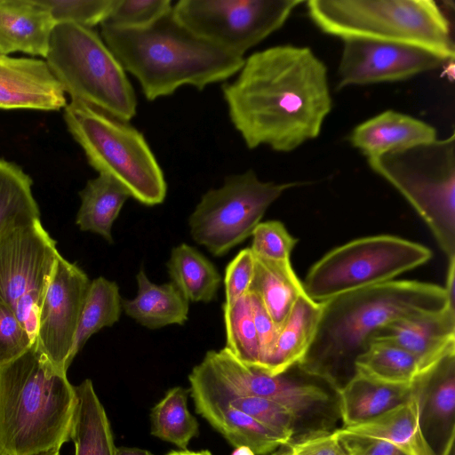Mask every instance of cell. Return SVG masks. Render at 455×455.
Here are the masks:
<instances>
[{
	"label": "cell",
	"instance_id": "obj_1",
	"mask_svg": "<svg viewBox=\"0 0 455 455\" xmlns=\"http://www.w3.org/2000/svg\"><path fill=\"white\" fill-rule=\"evenodd\" d=\"M222 93L230 121L250 149L266 145L291 152L319 136L332 108L326 66L305 46L254 52Z\"/></svg>",
	"mask_w": 455,
	"mask_h": 455
},
{
	"label": "cell",
	"instance_id": "obj_2",
	"mask_svg": "<svg viewBox=\"0 0 455 455\" xmlns=\"http://www.w3.org/2000/svg\"><path fill=\"white\" fill-rule=\"evenodd\" d=\"M447 306L443 287L418 281H390L333 297L322 302L315 337L297 366L337 393L355 376L357 358L380 328Z\"/></svg>",
	"mask_w": 455,
	"mask_h": 455
},
{
	"label": "cell",
	"instance_id": "obj_3",
	"mask_svg": "<svg viewBox=\"0 0 455 455\" xmlns=\"http://www.w3.org/2000/svg\"><path fill=\"white\" fill-rule=\"evenodd\" d=\"M100 26L104 43L138 80L148 100L169 96L183 85L202 91L238 73L245 60L191 32L172 9L142 28Z\"/></svg>",
	"mask_w": 455,
	"mask_h": 455
},
{
	"label": "cell",
	"instance_id": "obj_4",
	"mask_svg": "<svg viewBox=\"0 0 455 455\" xmlns=\"http://www.w3.org/2000/svg\"><path fill=\"white\" fill-rule=\"evenodd\" d=\"M75 387L36 343L0 366V455H38L70 440Z\"/></svg>",
	"mask_w": 455,
	"mask_h": 455
},
{
	"label": "cell",
	"instance_id": "obj_5",
	"mask_svg": "<svg viewBox=\"0 0 455 455\" xmlns=\"http://www.w3.org/2000/svg\"><path fill=\"white\" fill-rule=\"evenodd\" d=\"M312 21L342 40L356 38L413 45L453 60L448 19L432 0H309Z\"/></svg>",
	"mask_w": 455,
	"mask_h": 455
},
{
	"label": "cell",
	"instance_id": "obj_6",
	"mask_svg": "<svg viewBox=\"0 0 455 455\" xmlns=\"http://www.w3.org/2000/svg\"><path fill=\"white\" fill-rule=\"evenodd\" d=\"M64 120L99 174L113 178L142 204L164 201L163 170L143 134L129 122L76 100L64 108Z\"/></svg>",
	"mask_w": 455,
	"mask_h": 455
},
{
	"label": "cell",
	"instance_id": "obj_7",
	"mask_svg": "<svg viewBox=\"0 0 455 455\" xmlns=\"http://www.w3.org/2000/svg\"><path fill=\"white\" fill-rule=\"evenodd\" d=\"M46 62L71 100L129 122L137 98L124 69L92 28L56 24Z\"/></svg>",
	"mask_w": 455,
	"mask_h": 455
},
{
	"label": "cell",
	"instance_id": "obj_8",
	"mask_svg": "<svg viewBox=\"0 0 455 455\" xmlns=\"http://www.w3.org/2000/svg\"><path fill=\"white\" fill-rule=\"evenodd\" d=\"M189 375L228 395L274 401L293 411L307 433L335 430L340 419L337 393L297 364L273 376L241 363L223 347L208 351Z\"/></svg>",
	"mask_w": 455,
	"mask_h": 455
},
{
	"label": "cell",
	"instance_id": "obj_9",
	"mask_svg": "<svg viewBox=\"0 0 455 455\" xmlns=\"http://www.w3.org/2000/svg\"><path fill=\"white\" fill-rule=\"evenodd\" d=\"M425 221L448 261L455 259V134L369 164Z\"/></svg>",
	"mask_w": 455,
	"mask_h": 455
},
{
	"label": "cell",
	"instance_id": "obj_10",
	"mask_svg": "<svg viewBox=\"0 0 455 455\" xmlns=\"http://www.w3.org/2000/svg\"><path fill=\"white\" fill-rule=\"evenodd\" d=\"M422 244L389 235L367 236L339 246L308 270L304 292L316 302L384 283L430 259Z\"/></svg>",
	"mask_w": 455,
	"mask_h": 455
},
{
	"label": "cell",
	"instance_id": "obj_11",
	"mask_svg": "<svg viewBox=\"0 0 455 455\" xmlns=\"http://www.w3.org/2000/svg\"><path fill=\"white\" fill-rule=\"evenodd\" d=\"M299 184L265 182L253 170L229 175L202 196L188 218L190 235L213 256H222L251 235L285 190Z\"/></svg>",
	"mask_w": 455,
	"mask_h": 455
},
{
	"label": "cell",
	"instance_id": "obj_12",
	"mask_svg": "<svg viewBox=\"0 0 455 455\" xmlns=\"http://www.w3.org/2000/svg\"><path fill=\"white\" fill-rule=\"evenodd\" d=\"M60 255L40 219L13 225L0 235V300L34 342L40 306Z\"/></svg>",
	"mask_w": 455,
	"mask_h": 455
},
{
	"label": "cell",
	"instance_id": "obj_13",
	"mask_svg": "<svg viewBox=\"0 0 455 455\" xmlns=\"http://www.w3.org/2000/svg\"><path fill=\"white\" fill-rule=\"evenodd\" d=\"M302 0H180L175 18L201 38L240 57L286 22Z\"/></svg>",
	"mask_w": 455,
	"mask_h": 455
},
{
	"label": "cell",
	"instance_id": "obj_14",
	"mask_svg": "<svg viewBox=\"0 0 455 455\" xmlns=\"http://www.w3.org/2000/svg\"><path fill=\"white\" fill-rule=\"evenodd\" d=\"M91 280L61 255L43 298L35 343L58 370L67 372L84 302Z\"/></svg>",
	"mask_w": 455,
	"mask_h": 455
},
{
	"label": "cell",
	"instance_id": "obj_15",
	"mask_svg": "<svg viewBox=\"0 0 455 455\" xmlns=\"http://www.w3.org/2000/svg\"><path fill=\"white\" fill-rule=\"evenodd\" d=\"M343 42L338 89L403 81L449 61L435 52L404 44L356 38Z\"/></svg>",
	"mask_w": 455,
	"mask_h": 455
},
{
	"label": "cell",
	"instance_id": "obj_16",
	"mask_svg": "<svg viewBox=\"0 0 455 455\" xmlns=\"http://www.w3.org/2000/svg\"><path fill=\"white\" fill-rule=\"evenodd\" d=\"M412 390L428 446L435 455H451L455 438V352L421 371Z\"/></svg>",
	"mask_w": 455,
	"mask_h": 455
},
{
	"label": "cell",
	"instance_id": "obj_17",
	"mask_svg": "<svg viewBox=\"0 0 455 455\" xmlns=\"http://www.w3.org/2000/svg\"><path fill=\"white\" fill-rule=\"evenodd\" d=\"M65 94L46 61L0 53V108L56 111Z\"/></svg>",
	"mask_w": 455,
	"mask_h": 455
},
{
	"label": "cell",
	"instance_id": "obj_18",
	"mask_svg": "<svg viewBox=\"0 0 455 455\" xmlns=\"http://www.w3.org/2000/svg\"><path fill=\"white\" fill-rule=\"evenodd\" d=\"M372 340L387 341L407 351L421 372L455 352V308L447 306L440 311L396 319L380 328Z\"/></svg>",
	"mask_w": 455,
	"mask_h": 455
},
{
	"label": "cell",
	"instance_id": "obj_19",
	"mask_svg": "<svg viewBox=\"0 0 455 455\" xmlns=\"http://www.w3.org/2000/svg\"><path fill=\"white\" fill-rule=\"evenodd\" d=\"M189 392L196 412L236 449L246 448L254 455H268L289 441L203 387L190 383Z\"/></svg>",
	"mask_w": 455,
	"mask_h": 455
},
{
	"label": "cell",
	"instance_id": "obj_20",
	"mask_svg": "<svg viewBox=\"0 0 455 455\" xmlns=\"http://www.w3.org/2000/svg\"><path fill=\"white\" fill-rule=\"evenodd\" d=\"M349 140L371 164L385 155L432 143L437 137L435 129L427 123L387 110L357 125Z\"/></svg>",
	"mask_w": 455,
	"mask_h": 455
},
{
	"label": "cell",
	"instance_id": "obj_21",
	"mask_svg": "<svg viewBox=\"0 0 455 455\" xmlns=\"http://www.w3.org/2000/svg\"><path fill=\"white\" fill-rule=\"evenodd\" d=\"M55 26L39 0H0V53L45 58Z\"/></svg>",
	"mask_w": 455,
	"mask_h": 455
},
{
	"label": "cell",
	"instance_id": "obj_22",
	"mask_svg": "<svg viewBox=\"0 0 455 455\" xmlns=\"http://www.w3.org/2000/svg\"><path fill=\"white\" fill-rule=\"evenodd\" d=\"M321 313L322 302L302 293L280 327L269 355L259 369L274 376L296 365L315 337Z\"/></svg>",
	"mask_w": 455,
	"mask_h": 455
},
{
	"label": "cell",
	"instance_id": "obj_23",
	"mask_svg": "<svg viewBox=\"0 0 455 455\" xmlns=\"http://www.w3.org/2000/svg\"><path fill=\"white\" fill-rule=\"evenodd\" d=\"M136 280V296L122 299V308L129 317L151 330L184 324L188 317L189 302L172 283L156 284L143 269L139 271Z\"/></svg>",
	"mask_w": 455,
	"mask_h": 455
},
{
	"label": "cell",
	"instance_id": "obj_24",
	"mask_svg": "<svg viewBox=\"0 0 455 455\" xmlns=\"http://www.w3.org/2000/svg\"><path fill=\"white\" fill-rule=\"evenodd\" d=\"M340 428L387 441L404 455H435L421 431L419 405L413 390L406 402L369 420Z\"/></svg>",
	"mask_w": 455,
	"mask_h": 455
},
{
	"label": "cell",
	"instance_id": "obj_25",
	"mask_svg": "<svg viewBox=\"0 0 455 455\" xmlns=\"http://www.w3.org/2000/svg\"><path fill=\"white\" fill-rule=\"evenodd\" d=\"M411 395L412 385L384 384L355 375L337 392L342 427L379 416L406 402Z\"/></svg>",
	"mask_w": 455,
	"mask_h": 455
},
{
	"label": "cell",
	"instance_id": "obj_26",
	"mask_svg": "<svg viewBox=\"0 0 455 455\" xmlns=\"http://www.w3.org/2000/svg\"><path fill=\"white\" fill-rule=\"evenodd\" d=\"M74 387L76 406L70 440L75 455H116L111 426L92 380L86 379Z\"/></svg>",
	"mask_w": 455,
	"mask_h": 455
},
{
	"label": "cell",
	"instance_id": "obj_27",
	"mask_svg": "<svg viewBox=\"0 0 455 455\" xmlns=\"http://www.w3.org/2000/svg\"><path fill=\"white\" fill-rule=\"evenodd\" d=\"M79 196L81 204L76 224L81 231L100 235L112 243V227L131 197L129 192L113 178L99 174L87 181Z\"/></svg>",
	"mask_w": 455,
	"mask_h": 455
},
{
	"label": "cell",
	"instance_id": "obj_28",
	"mask_svg": "<svg viewBox=\"0 0 455 455\" xmlns=\"http://www.w3.org/2000/svg\"><path fill=\"white\" fill-rule=\"evenodd\" d=\"M254 260V274L248 292L259 299L279 330L298 298L304 293L302 283L291 261L275 262L256 257Z\"/></svg>",
	"mask_w": 455,
	"mask_h": 455
},
{
	"label": "cell",
	"instance_id": "obj_29",
	"mask_svg": "<svg viewBox=\"0 0 455 455\" xmlns=\"http://www.w3.org/2000/svg\"><path fill=\"white\" fill-rule=\"evenodd\" d=\"M167 270L171 283L188 302H211L221 283V276L215 266L187 243H180L172 250Z\"/></svg>",
	"mask_w": 455,
	"mask_h": 455
},
{
	"label": "cell",
	"instance_id": "obj_30",
	"mask_svg": "<svg viewBox=\"0 0 455 455\" xmlns=\"http://www.w3.org/2000/svg\"><path fill=\"white\" fill-rule=\"evenodd\" d=\"M355 375L384 384L411 386L420 370L417 360L403 348L372 340L355 362Z\"/></svg>",
	"mask_w": 455,
	"mask_h": 455
},
{
	"label": "cell",
	"instance_id": "obj_31",
	"mask_svg": "<svg viewBox=\"0 0 455 455\" xmlns=\"http://www.w3.org/2000/svg\"><path fill=\"white\" fill-rule=\"evenodd\" d=\"M122 310V299L116 282L103 276L91 281L75 335L72 361L92 335L118 322Z\"/></svg>",
	"mask_w": 455,
	"mask_h": 455
},
{
	"label": "cell",
	"instance_id": "obj_32",
	"mask_svg": "<svg viewBox=\"0 0 455 455\" xmlns=\"http://www.w3.org/2000/svg\"><path fill=\"white\" fill-rule=\"evenodd\" d=\"M189 390L181 387L169 389L151 410V435L180 450H188L198 435L199 424L188 409Z\"/></svg>",
	"mask_w": 455,
	"mask_h": 455
},
{
	"label": "cell",
	"instance_id": "obj_33",
	"mask_svg": "<svg viewBox=\"0 0 455 455\" xmlns=\"http://www.w3.org/2000/svg\"><path fill=\"white\" fill-rule=\"evenodd\" d=\"M38 219L31 178L17 164L0 158V235L13 225Z\"/></svg>",
	"mask_w": 455,
	"mask_h": 455
},
{
	"label": "cell",
	"instance_id": "obj_34",
	"mask_svg": "<svg viewBox=\"0 0 455 455\" xmlns=\"http://www.w3.org/2000/svg\"><path fill=\"white\" fill-rule=\"evenodd\" d=\"M222 309L226 329L225 348L241 363L257 368L260 350L249 293L231 307H222Z\"/></svg>",
	"mask_w": 455,
	"mask_h": 455
},
{
	"label": "cell",
	"instance_id": "obj_35",
	"mask_svg": "<svg viewBox=\"0 0 455 455\" xmlns=\"http://www.w3.org/2000/svg\"><path fill=\"white\" fill-rule=\"evenodd\" d=\"M188 380L189 383L196 384L222 396L232 406L250 415L266 427L280 433L289 440L295 436L308 434L293 411L274 401L256 396L228 395L190 375Z\"/></svg>",
	"mask_w": 455,
	"mask_h": 455
},
{
	"label": "cell",
	"instance_id": "obj_36",
	"mask_svg": "<svg viewBox=\"0 0 455 455\" xmlns=\"http://www.w3.org/2000/svg\"><path fill=\"white\" fill-rule=\"evenodd\" d=\"M172 9L171 0H115L109 14L100 25L124 29L142 28Z\"/></svg>",
	"mask_w": 455,
	"mask_h": 455
},
{
	"label": "cell",
	"instance_id": "obj_37",
	"mask_svg": "<svg viewBox=\"0 0 455 455\" xmlns=\"http://www.w3.org/2000/svg\"><path fill=\"white\" fill-rule=\"evenodd\" d=\"M56 24L71 23L86 28L101 24L115 0H39Z\"/></svg>",
	"mask_w": 455,
	"mask_h": 455
},
{
	"label": "cell",
	"instance_id": "obj_38",
	"mask_svg": "<svg viewBox=\"0 0 455 455\" xmlns=\"http://www.w3.org/2000/svg\"><path fill=\"white\" fill-rule=\"evenodd\" d=\"M251 236L250 249L254 257L275 262L290 261L291 252L298 242L278 220L259 223Z\"/></svg>",
	"mask_w": 455,
	"mask_h": 455
},
{
	"label": "cell",
	"instance_id": "obj_39",
	"mask_svg": "<svg viewBox=\"0 0 455 455\" xmlns=\"http://www.w3.org/2000/svg\"><path fill=\"white\" fill-rule=\"evenodd\" d=\"M33 344L12 309L0 300V366L23 355Z\"/></svg>",
	"mask_w": 455,
	"mask_h": 455
},
{
	"label": "cell",
	"instance_id": "obj_40",
	"mask_svg": "<svg viewBox=\"0 0 455 455\" xmlns=\"http://www.w3.org/2000/svg\"><path fill=\"white\" fill-rule=\"evenodd\" d=\"M268 455H347L339 439L337 428L295 436Z\"/></svg>",
	"mask_w": 455,
	"mask_h": 455
},
{
	"label": "cell",
	"instance_id": "obj_41",
	"mask_svg": "<svg viewBox=\"0 0 455 455\" xmlns=\"http://www.w3.org/2000/svg\"><path fill=\"white\" fill-rule=\"evenodd\" d=\"M254 256L250 248L241 250L228 263L225 272L226 299L223 307H231L249 291L254 274Z\"/></svg>",
	"mask_w": 455,
	"mask_h": 455
},
{
	"label": "cell",
	"instance_id": "obj_42",
	"mask_svg": "<svg viewBox=\"0 0 455 455\" xmlns=\"http://www.w3.org/2000/svg\"><path fill=\"white\" fill-rule=\"evenodd\" d=\"M339 439L347 455H404L392 443L337 428Z\"/></svg>",
	"mask_w": 455,
	"mask_h": 455
},
{
	"label": "cell",
	"instance_id": "obj_43",
	"mask_svg": "<svg viewBox=\"0 0 455 455\" xmlns=\"http://www.w3.org/2000/svg\"><path fill=\"white\" fill-rule=\"evenodd\" d=\"M248 293L250 296L253 322L259 343L260 359L259 364L257 367L259 369L269 355L277 338L279 330L259 299L253 293Z\"/></svg>",
	"mask_w": 455,
	"mask_h": 455
},
{
	"label": "cell",
	"instance_id": "obj_44",
	"mask_svg": "<svg viewBox=\"0 0 455 455\" xmlns=\"http://www.w3.org/2000/svg\"><path fill=\"white\" fill-rule=\"evenodd\" d=\"M443 288L450 305L455 307V259L448 261L446 283Z\"/></svg>",
	"mask_w": 455,
	"mask_h": 455
},
{
	"label": "cell",
	"instance_id": "obj_45",
	"mask_svg": "<svg viewBox=\"0 0 455 455\" xmlns=\"http://www.w3.org/2000/svg\"><path fill=\"white\" fill-rule=\"evenodd\" d=\"M116 455H155L148 450L136 447H116Z\"/></svg>",
	"mask_w": 455,
	"mask_h": 455
},
{
	"label": "cell",
	"instance_id": "obj_46",
	"mask_svg": "<svg viewBox=\"0 0 455 455\" xmlns=\"http://www.w3.org/2000/svg\"><path fill=\"white\" fill-rule=\"evenodd\" d=\"M167 455H212L209 451H192L188 450L171 451Z\"/></svg>",
	"mask_w": 455,
	"mask_h": 455
},
{
	"label": "cell",
	"instance_id": "obj_47",
	"mask_svg": "<svg viewBox=\"0 0 455 455\" xmlns=\"http://www.w3.org/2000/svg\"><path fill=\"white\" fill-rule=\"evenodd\" d=\"M235 455H254L250 450L246 448H238Z\"/></svg>",
	"mask_w": 455,
	"mask_h": 455
},
{
	"label": "cell",
	"instance_id": "obj_48",
	"mask_svg": "<svg viewBox=\"0 0 455 455\" xmlns=\"http://www.w3.org/2000/svg\"><path fill=\"white\" fill-rule=\"evenodd\" d=\"M38 455H60V449H53L49 451L38 454Z\"/></svg>",
	"mask_w": 455,
	"mask_h": 455
}]
</instances>
